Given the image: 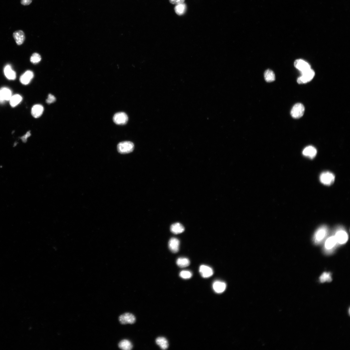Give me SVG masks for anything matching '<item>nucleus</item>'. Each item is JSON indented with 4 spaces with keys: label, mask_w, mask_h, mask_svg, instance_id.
<instances>
[{
    "label": "nucleus",
    "mask_w": 350,
    "mask_h": 350,
    "mask_svg": "<svg viewBox=\"0 0 350 350\" xmlns=\"http://www.w3.org/2000/svg\"><path fill=\"white\" fill-rule=\"evenodd\" d=\"M326 226H321L316 231L313 238L314 243L316 245L321 244L326 238L329 230Z\"/></svg>",
    "instance_id": "nucleus-1"
},
{
    "label": "nucleus",
    "mask_w": 350,
    "mask_h": 350,
    "mask_svg": "<svg viewBox=\"0 0 350 350\" xmlns=\"http://www.w3.org/2000/svg\"><path fill=\"white\" fill-rule=\"evenodd\" d=\"M334 235L338 245H343L346 243L348 240V235L346 231L341 227L337 228Z\"/></svg>",
    "instance_id": "nucleus-2"
},
{
    "label": "nucleus",
    "mask_w": 350,
    "mask_h": 350,
    "mask_svg": "<svg viewBox=\"0 0 350 350\" xmlns=\"http://www.w3.org/2000/svg\"><path fill=\"white\" fill-rule=\"evenodd\" d=\"M338 245L335 237L333 235L326 240L324 247V251L326 253H331Z\"/></svg>",
    "instance_id": "nucleus-3"
},
{
    "label": "nucleus",
    "mask_w": 350,
    "mask_h": 350,
    "mask_svg": "<svg viewBox=\"0 0 350 350\" xmlns=\"http://www.w3.org/2000/svg\"><path fill=\"white\" fill-rule=\"evenodd\" d=\"M302 76L298 78L297 82L299 84L306 83L311 81L314 78L315 73L314 71L310 69L301 72Z\"/></svg>",
    "instance_id": "nucleus-4"
},
{
    "label": "nucleus",
    "mask_w": 350,
    "mask_h": 350,
    "mask_svg": "<svg viewBox=\"0 0 350 350\" xmlns=\"http://www.w3.org/2000/svg\"><path fill=\"white\" fill-rule=\"evenodd\" d=\"M134 149V144L130 142L126 141L118 144L117 146V150L120 153L126 154L132 152Z\"/></svg>",
    "instance_id": "nucleus-5"
},
{
    "label": "nucleus",
    "mask_w": 350,
    "mask_h": 350,
    "mask_svg": "<svg viewBox=\"0 0 350 350\" xmlns=\"http://www.w3.org/2000/svg\"><path fill=\"white\" fill-rule=\"evenodd\" d=\"M319 179L320 182L326 185H330L334 182L335 176L333 173L328 171L321 173Z\"/></svg>",
    "instance_id": "nucleus-6"
},
{
    "label": "nucleus",
    "mask_w": 350,
    "mask_h": 350,
    "mask_svg": "<svg viewBox=\"0 0 350 350\" xmlns=\"http://www.w3.org/2000/svg\"><path fill=\"white\" fill-rule=\"evenodd\" d=\"M304 111V105L302 104L297 103L293 106L291 111V115L293 118L298 119L303 116Z\"/></svg>",
    "instance_id": "nucleus-7"
},
{
    "label": "nucleus",
    "mask_w": 350,
    "mask_h": 350,
    "mask_svg": "<svg viewBox=\"0 0 350 350\" xmlns=\"http://www.w3.org/2000/svg\"><path fill=\"white\" fill-rule=\"evenodd\" d=\"M113 120L117 125H125L128 121V117L124 112H118L114 115L113 117Z\"/></svg>",
    "instance_id": "nucleus-8"
},
{
    "label": "nucleus",
    "mask_w": 350,
    "mask_h": 350,
    "mask_svg": "<svg viewBox=\"0 0 350 350\" xmlns=\"http://www.w3.org/2000/svg\"><path fill=\"white\" fill-rule=\"evenodd\" d=\"M119 320L122 324H133L135 322V318L133 314L126 313L120 316Z\"/></svg>",
    "instance_id": "nucleus-9"
},
{
    "label": "nucleus",
    "mask_w": 350,
    "mask_h": 350,
    "mask_svg": "<svg viewBox=\"0 0 350 350\" xmlns=\"http://www.w3.org/2000/svg\"><path fill=\"white\" fill-rule=\"evenodd\" d=\"M294 66L296 69L301 72V73L311 69V67L307 62L301 59L295 60Z\"/></svg>",
    "instance_id": "nucleus-10"
},
{
    "label": "nucleus",
    "mask_w": 350,
    "mask_h": 350,
    "mask_svg": "<svg viewBox=\"0 0 350 350\" xmlns=\"http://www.w3.org/2000/svg\"><path fill=\"white\" fill-rule=\"evenodd\" d=\"M12 97V93L10 89L3 87L0 89V103H3L5 101L10 100Z\"/></svg>",
    "instance_id": "nucleus-11"
},
{
    "label": "nucleus",
    "mask_w": 350,
    "mask_h": 350,
    "mask_svg": "<svg viewBox=\"0 0 350 350\" xmlns=\"http://www.w3.org/2000/svg\"><path fill=\"white\" fill-rule=\"evenodd\" d=\"M199 272L202 277L204 278H209L213 274L212 269L204 265H201L200 268Z\"/></svg>",
    "instance_id": "nucleus-12"
},
{
    "label": "nucleus",
    "mask_w": 350,
    "mask_h": 350,
    "mask_svg": "<svg viewBox=\"0 0 350 350\" xmlns=\"http://www.w3.org/2000/svg\"><path fill=\"white\" fill-rule=\"evenodd\" d=\"M317 150L314 146H307L302 151V154L305 156L312 159L317 155Z\"/></svg>",
    "instance_id": "nucleus-13"
},
{
    "label": "nucleus",
    "mask_w": 350,
    "mask_h": 350,
    "mask_svg": "<svg viewBox=\"0 0 350 350\" xmlns=\"http://www.w3.org/2000/svg\"><path fill=\"white\" fill-rule=\"evenodd\" d=\"M180 241L176 238H172L169 241L168 246L169 249L173 253H176L179 250Z\"/></svg>",
    "instance_id": "nucleus-14"
},
{
    "label": "nucleus",
    "mask_w": 350,
    "mask_h": 350,
    "mask_svg": "<svg viewBox=\"0 0 350 350\" xmlns=\"http://www.w3.org/2000/svg\"><path fill=\"white\" fill-rule=\"evenodd\" d=\"M34 77L33 72L30 70L27 71L20 78L21 82L24 85L29 84Z\"/></svg>",
    "instance_id": "nucleus-15"
},
{
    "label": "nucleus",
    "mask_w": 350,
    "mask_h": 350,
    "mask_svg": "<svg viewBox=\"0 0 350 350\" xmlns=\"http://www.w3.org/2000/svg\"><path fill=\"white\" fill-rule=\"evenodd\" d=\"M13 37L16 43L18 45L23 44L25 39V36L24 32L21 30L17 31L13 33Z\"/></svg>",
    "instance_id": "nucleus-16"
},
{
    "label": "nucleus",
    "mask_w": 350,
    "mask_h": 350,
    "mask_svg": "<svg viewBox=\"0 0 350 350\" xmlns=\"http://www.w3.org/2000/svg\"><path fill=\"white\" fill-rule=\"evenodd\" d=\"M226 285L224 282L217 281L214 282L213 285V290L216 293H222L226 289Z\"/></svg>",
    "instance_id": "nucleus-17"
},
{
    "label": "nucleus",
    "mask_w": 350,
    "mask_h": 350,
    "mask_svg": "<svg viewBox=\"0 0 350 350\" xmlns=\"http://www.w3.org/2000/svg\"><path fill=\"white\" fill-rule=\"evenodd\" d=\"M44 108L40 105H36L34 106L32 109V114L33 117L37 118L40 117L43 114Z\"/></svg>",
    "instance_id": "nucleus-18"
},
{
    "label": "nucleus",
    "mask_w": 350,
    "mask_h": 350,
    "mask_svg": "<svg viewBox=\"0 0 350 350\" xmlns=\"http://www.w3.org/2000/svg\"><path fill=\"white\" fill-rule=\"evenodd\" d=\"M170 230L173 234H177L183 233L185 230V228L182 224L176 223L171 226Z\"/></svg>",
    "instance_id": "nucleus-19"
},
{
    "label": "nucleus",
    "mask_w": 350,
    "mask_h": 350,
    "mask_svg": "<svg viewBox=\"0 0 350 350\" xmlns=\"http://www.w3.org/2000/svg\"><path fill=\"white\" fill-rule=\"evenodd\" d=\"M5 75L8 79L14 80L16 78V73L13 70L10 65L6 66L4 70Z\"/></svg>",
    "instance_id": "nucleus-20"
},
{
    "label": "nucleus",
    "mask_w": 350,
    "mask_h": 350,
    "mask_svg": "<svg viewBox=\"0 0 350 350\" xmlns=\"http://www.w3.org/2000/svg\"><path fill=\"white\" fill-rule=\"evenodd\" d=\"M156 344L159 345L161 349L165 350L167 349L169 346L168 342L166 339L164 337H159L156 340Z\"/></svg>",
    "instance_id": "nucleus-21"
},
{
    "label": "nucleus",
    "mask_w": 350,
    "mask_h": 350,
    "mask_svg": "<svg viewBox=\"0 0 350 350\" xmlns=\"http://www.w3.org/2000/svg\"><path fill=\"white\" fill-rule=\"evenodd\" d=\"M118 346L120 349L124 350H131L133 348L132 344L131 342L126 340H124L120 341Z\"/></svg>",
    "instance_id": "nucleus-22"
},
{
    "label": "nucleus",
    "mask_w": 350,
    "mask_h": 350,
    "mask_svg": "<svg viewBox=\"0 0 350 350\" xmlns=\"http://www.w3.org/2000/svg\"><path fill=\"white\" fill-rule=\"evenodd\" d=\"M264 77L265 80L268 82H273L275 80V76L274 72L270 70L265 71Z\"/></svg>",
    "instance_id": "nucleus-23"
},
{
    "label": "nucleus",
    "mask_w": 350,
    "mask_h": 350,
    "mask_svg": "<svg viewBox=\"0 0 350 350\" xmlns=\"http://www.w3.org/2000/svg\"><path fill=\"white\" fill-rule=\"evenodd\" d=\"M177 264L179 267L183 268L188 266L190 262L189 260L187 258L180 257L177 259Z\"/></svg>",
    "instance_id": "nucleus-24"
},
{
    "label": "nucleus",
    "mask_w": 350,
    "mask_h": 350,
    "mask_svg": "<svg viewBox=\"0 0 350 350\" xmlns=\"http://www.w3.org/2000/svg\"><path fill=\"white\" fill-rule=\"evenodd\" d=\"M22 99L21 96L19 94L14 95L12 96L10 99V105L12 107H15L21 102Z\"/></svg>",
    "instance_id": "nucleus-25"
},
{
    "label": "nucleus",
    "mask_w": 350,
    "mask_h": 350,
    "mask_svg": "<svg viewBox=\"0 0 350 350\" xmlns=\"http://www.w3.org/2000/svg\"><path fill=\"white\" fill-rule=\"evenodd\" d=\"M175 12L179 15H183L187 10L186 5L183 3L177 5L174 8Z\"/></svg>",
    "instance_id": "nucleus-26"
},
{
    "label": "nucleus",
    "mask_w": 350,
    "mask_h": 350,
    "mask_svg": "<svg viewBox=\"0 0 350 350\" xmlns=\"http://www.w3.org/2000/svg\"><path fill=\"white\" fill-rule=\"evenodd\" d=\"M319 280L321 283L330 282L332 280L331 275L330 273L324 272L320 276Z\"/></svg>",
    "instance_id": "nucleus-27"
},
{
    "label": "nucleus",
    "mask_w": 350,
    "mask_h": 350,
    "mask_svg": "<svg viewBox=\"0 0 350 350\" xmlns=\"http://www.w3.org/2000/svg\"><path fill=\"white\" fill-rule=\"evenodd\" d=\"M41 60L40 55L37 53L33 54L30 58L31 63L34 64H36L40 62Z\"/></svg>",
    "instance_id": "nucleus-28"
},
{
    "label": "nucleus",
    "mask_w": 350,
    "mask_h": 350,
    "mask_svg": "<svg viewBox=\"0 0 350 350\" xmlns=\"http://www.w3.org/2000/svg\"><path fill=\"white\" fill-rule=\"evenodd\" d=\"M181 278L185 279H190L192 276V274L190 271L188 270H183L180 272L179 274Z\"/></svg>",
    "instance_id": "nucleus-29"
},
{
    "label": "nucleus",
    "mask_w": 350,
    "mask_h": 350,
    "mask_svg": "<svg viewBox=\"0 0 350 350\" xmlns=\"http://www.w3.org/2000/svg\"><path fill=\"white\" fill-rule=\"evenodd\" d=\"M56 100V98L54 95L50 94L48 95V99L46 100V102L48 104L53 103Z\"/></svg>",
    "instance_id": "nucleus-30"
},
{
    "label": "nucleus",
    "mask_w": 350,
    "mask_h": 350,
    "mask_svg": "<svg viewBox=\"0 0 350 350\" xmlns=\"http://www.w3.org/2000/svg\"><path fill=\"white\" fill-rule=\"evenodd\" d=\"M185 0H169L170 2L173 4L176 5L184 3Z\"/></svg>",
    "instance_id": "nucleus-31"
},
{
    "label": "nucleus",
    "mask_w": 350,
    "mask_h": 350,
    "mask_svg": "<svg viewBox=\"0 0 350 350\" xmlns=\"http://www.w3.org/2000/svg\"><path fill=\"white\" fill-rule=\"evenodd\" d=\"M31 135L30 132L29 131L27 132L25 135L21 137V139L22 140V142L24 143H26L27 138L30 136Z\"/></svg>",
    "instance_id": "nucleus-32"
},
{
    "label": "nucleus",
    "mask_w": 350,
    "mask_h": 350,
    "mask_svg": "<svg viewBox=\"0 0 350 350\" xmlns=\"http://www.w3.org/2000/svg\"><path fill=\"white\" fill-rule=\"evenodd\" d=\"M32 0H21V3L24 5H28L32 3Z\"/></svg>",
    "instance_id": "nucleus-33"
}]
</instances>
